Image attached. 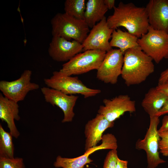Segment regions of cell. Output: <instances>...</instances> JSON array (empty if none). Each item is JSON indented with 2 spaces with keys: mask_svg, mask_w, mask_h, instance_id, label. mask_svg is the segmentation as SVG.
I'll use <instances>...</instances> for the list:
<instances>
[{
  "mask_svg": "<svg viewBox=\"0 0 168 168\" xmlns=\"http://www.w3.org/2000/svg\"><path fill=\"white\" fill-rule=\"evenodd\" d=\"M85 168H92L91 167H89V166H87Z\"/></svg>",
  "mask_w": 168,
  "mask_h": 168,
  "instance_id": "cell-32",
  "label": "cell"
},
{
  "mask_svg": "<svg viewBox=\"0 0 168 168\" xmlns=\"http://www.w3.org/2000/svg\"><path fill=\"white\" fill-rule=\"evenodd\" d=\"M106 53L100 50L84 51L63 64L59 71L67 75L71 76L82 74L94 69L97 70L103 61Z\"/></svg>",
  "mask_w": 168,
  "mask_h": 168,
  "instance_id": "cell-5",
  "label": "cell"
},
{
  "mask_svg": "<svg viewBox=\"0 0 168 168\" xmlns=\"http://www.w3.org/2000/svg\"><path fill=\"white\" fill-rule=\"evenodd\" d=\"M124 56L121 75L127 86L141 83L154 72L153 59L139 45L127 50Z\"/></svg>",
  "mask_w": 168,
  "mask_h": 168,
  "instance_id": "cell-2",
  "label": "cell"
},
{
  "mask_svg": "<svg viewBox=\"0 0 168 168\" xmlns=\"http://www.w3.org/2000/svg\"><path fill=\"white\" fill-rule=\"evenodd\" d=\"M113 30L108 26L107 19L105 16L92 28L82 44L83 51L95 50L107 52L112 49L109 40Z\"/></svg>",
  "mask_w": 168,
  "mask_h": 168,
  "instance_id": "cell-10",
  "label": "cell"
},
{
  "mask_svg": "<svg viewBox=\"0 0 168 168\" xmlns=\"http://www.w3.org/2000/svg\"><path fill=\"white\" fill-rule=\"evenodd\" d=\"M156 87L158 90L168 96V80L161 84H158Z\"/></svg>",
  "mask_w": 168,
  "mask_h": 168,
  "instance_id": "cell-26",
  "label": "cell"
},
{
  "mask_svg": "<svg viewBox=\"0 0 168 168\" xmlns=\"http://www.w3.org/2000/svg\"><path fill=\"white\" fill-rule=\"evenodd\" d=\"M116 150H111L107 154L104 160L103 168H116L118 157Z\"/></svg>",
  "mask_w": 168,
  "mask_h": 168,
  "instance_id": "cell-24",
  "label": "cell"
},
{
  "mask_svg": "<svg viewBox=\"0 0 168 168\" xmlns=\"http://www.w3.org/2000/svg\"><path fill=\"white\" fill-rule=\"evenodd\" d=\"M96 151L95 147H92L85 151L83 155L73 158L63 157L58 156L53 165L56 168H83L86 164L93 161L89 156Z\"/></svg>",
  "mask_w": 168,
  "mask_h": 168,
  "instance_id": "cell-20",
  "label": "cell"
},
{
  "mask_svg": "<svg viewBox=\"0 0 168 168\" xmlns=\"http://www.w3.org/2000/svg\"><path fill=\"white\" fill-rule=\"evenodd\" d=\"M124 57L119 49H112L107 52L97 70V78L106 84H116L121 74Z\"/></svg>",
  "mask_w": 168,
  "mask_h": 168,
  "instance_id": "cell-9",
  "label": "cell"
},
{
  "mask_svg": "<svg viewBox=\"0 0 168 168\" xmlns=\"http://www.w3.org/2000/svg\"><path fill=\"white\" fill-rule=\"evenodd\" d=\"M167 114H168V96L165 104L157 113L156 116L159 117L161 115Z\"/></svg>",
  "mask_w": 168,
  "mask_h": 168,
  "instance_id": "cell-28",
  "label": "cell"
},
{
  "mask_svg": "<svg viewBox=\"0 0 168 168\" xmlns=\"http://www.w3.org/2000/svg\"><path fill=\"white\" fill-rule=\"evenodd\" d=\"M13 136L10 132L6 131L0 124V157L14 158V147Z\"/></svg>",
  "mask_w": 168,
  "mask_h": 168,
  "instance_id": "cell-21",
  "label": "cell"
},
{
  "mask_svg": "<svg viewBox=\"0 0 168 168\" xmlns=\"http://www.w3.org/2000/svg\"><path fill=\"white\" fill-rule=\"evenodd\" d=\"M108 10L103 0H88L86 2L84 21L89 28H92L103 19Z\"/></svg>",
  "mask_w": 168,
  "mask_h": 168,
  "instance_id": "cell-18",
  "label": "cell"
},
{
  "mask_svg": "<svg viewBox=\"0 0 168 168\" xmlns=\"http://www.w3.org/2000/svg\"><path fill=\"white\" fill-rule=\"evenodd\" d=\"M145 7L149 25L168 33V0H150Z\"/></svg>",
  "mask_w": 168,
  "mask_h": 168,
  "instance_id": "cell-14",
  "label": "cell"
},
{
  "mask_svg": "<svg viewBox=\"0 0 168 168\" xmlns=\"http://www.w3.org/2000/svg\"><path fill=\"white\" fill-rule=\"evenodd\" d=\"M142 50L156 63L168 59V33L154 29L150 26L147 32L138 40Z\"/></svg>",
  "mask_w": 168,
  "mask_h": 168,
  "instance_id": "cell-6",
  "label": "cell"
},
{
  "mask_svg": "<svg viewBox=\"0 0 168 168\" xmlns=\"http://www.w3.org/2000/svg\"><path fill=\"white\" fill-rule=\"evenodd\" d=\"M86 5L85 0H66L64 3L65 13L77 19L84 20Z\"/></svg>",
  "mask_w": 168,
  "mask_h": 168,
  "instance_id": "cell-22",
  "label": "cell"
},
{
  "mask_svg": "<svg viewBox=\"0 0 168 168\" xmlns=\"http://www.w3.org/2000/svg\"><path fill=\"white\" fill-rule=\"evenodd\" d=\"M111 38L110 46L119 48L124 55L128 49L138 46V38L119 28L113 30Z\"/></svg>",
  "mask_w": 168,
  "mask_h": 168,
  "instance_id": "cell-19",
  "label": "cell"
},
{
  "mask_svg": "<svg viewBox=\"0 0 168 168\" xmlns=\"http://www.w3.org/2000/svg\"><path fill=\"white\" fill-rule=\"evenodd\" d=\"M104 105H100L98 114L103 116L111 122H114L127 112L136 111L135 102L127 95H121L111 99L103 100Z\"/></svg>",
  "mask_w": 168,
  "mask_h": 168,
  "instance_id": "cell-11",
  "label": "cell"
},
{
  "mask_svg": "<svg viewBox=\"0 0 168 168\" xmlns=\"http://www.w3.org/2000/svg\"><path fill=\"white\" fill-rule=\"evenodd\" d=\"M168 78V68L161 72L158 80V84L165 82Z\"/></svg>",
  "mask_w": 168,
  "mask_h": 168,
  "instance_id": "cell-29",
  "label": "cell"
},
{
  "mask_svg": "<svg viewBox=\"0 0 168 168\" xmlns=\"http://www.w3.org/2000/svg\"><path fill=\"white\" fill-rule=\"evenodd\" d=\"M32 72L30 70L24 71L20 77L11 81H0V90L3 95L15 102L24 100L30 91L39 88V85L30 82Z\"/></svg>",
  "mask_w": 168,
  "mask_h": 168,
  "instance_id": "cell-8",
  "label": "cell"
},
{
  "mask_svg": "<svg viewBox=\"0 0 168 168\" xmlns=\"http://www.w3.org/2000/svg\"><path fill=\"white\" fill-rule=\"evenodd\" d=\"M82 51L83 47L81 43L58 36H53L48 49L50 57L58 62H67Z\"/></svg>",
  "mask_w": 168,
  "mask_h": 168,
  "instance_id": "cell-13",
  "label": "cell"
},
{
  "mask_svg": "<svg viewBox=\"0 0 168 168\" xmlns=\"http://www.w3.org/2000/svg\"><path fill=\"white\" fill-rule=\"evenodd\" d=\"M168 131V115L164 116L163 118L162 124L160 128L158 129L159 133Z\"/></svg>",
  "mask_w": 168,
  "mask_h": 168,
  "instance_id": "cell-27",
  "label": "cell"
},
{
  "mask_svg": "<svg viewBox=\"0 0 168 168\" xmlns=\"http://www.w3.org/2000/svg\"><path fill=\"white\" fill-rule=\"evenodd\" d=\"M114 122H111L103 116L98 114L94 118L89 121L85 126L86 138L85 150L97 146L102 139L103 133L107 129L113 127Z\"/></svg>",
  "mask_w": 168,
  "mask_h": 168,
  "instance_id": "cell-15",
  "label": "cell"
},
{
  "mask_svg": "<svg viewBox=\"0 0 168 168\" xmlns=\"http://www.w3.org/2000/svg\"><path fill=\"white\" fill-rule=\"evenodd\" d=\"M104 2L108 9H111L115 7L114 0H103Z\"/></svg>",
  "mask_w": 168,
  "mask_h": 168,
  "instance_id": "cell-31",
  "label": "cell"
},
{
  "mask_svg": "<svg viewBox=\"0 0 168 168\" xmlns=\"http://www.w3.org/2000/svg\"><path fill=\"white\" fill-rule=\"evenodd\" d=\"M41 91L46 102L54 106H58L63 111L64 117L62 123L72 121L75 115L73 109L78 96L67 95L47 86L41 88Z\"/></svg>",
  "mask_w": 168,
  "mask_h": 168,
  "instance_id": "cell-12",
  "label": "cell"
},
{
  "mask_svg": "<svg viewBox=\"0 0 168 168\" xmlns=\"http://www.w3.org/2000/svg\"><path fill=\"white\" fill-rule=\"evenodd\" d=\"M149 127L144 138L139 139L136 142V149L143 150L146 152L147 168H156L160 164L166 161L161 158L158 151L160 139L157 129L160 123L159 117L155 116L150 117Z\"/></svg>",
  "mask_w": 168,
  "mask_h": 168,
  "instance_id": "cell-7",
  "label": "cell"
},
{
  "mask_svg": "<svg viewBox=\"0 0 168 168\" xmlns=\"http://www.w3.org/2000/svg\"><path fill=\"white\" fill-rule=\"evenodd\" d=\"M44 81L47 87L68 95L81 94L85 98L95 96L101 92L99 89L88 88L77 77L67 75L60 71L54 72L50 77L44 78Z\"/></svg>",
  "mask_w": 168,
  "mask_h": 168,
  "instance_id": "cell-4",
  "label": "cell"
},
{
  "mask_svg": "<svg viewBox=\"0 0 168 168\" xmlns=\"http://www.w3.org/2000/svg\"><path fill=\"white\" fill-rule=\"evenodd\" d=\"M53 36L71 39L82 44L90 32L84 20L77 19L65 13H58L51 19Z\"/></svg>",
  "mask_w": 168,
  "mask_h": 168,
  "instance_id": "cell-3",
  "label": "cell"
},
{
  "mask_svg": "<svg viewBox=\"0 0 168 168\" xmlns=\"http://www.w3.org/2000/svg\"><path fill=\"white\" fill-rule=\"evenodd\" d=\"M168 96L156 87L151 88L145 94L141 105L150 118L156 116L165 104Z\"/></svg>",
  "mask_w": 168,
  "mask_h": 168,
  "instance_id": "cell-17",
  "label": "cell"
},
{
  "mask_svg": "<svg viewBox=\"0 0 168 168\" xmlns=\"http://www.w3.org/2000/svg\"><path fill=\"white\" fill-rule=\"evenodd\" d=\"M160 139L159 148L160 152L163 156H168V131L159 133Z\"/></svg>",
  "mask_w": 168,
  "mask_h": 168,
  "instance_id": "cell-25",
  "label": "cell"
},
{
  "mask_svg": "<svg viewBox=\"0 0 168 168\" xmlns=\"http://www.w3.org/2000/svg\"><path fill=\"white\" fill-rule=\"evenodd\" d=\"M0 168H25V166L22 158L0 157Z\"/></svg>",
  "mask_w": 168,
  "mask_h": 168,
  "instance_id": "cell-23",
  "label": "cell"
},
{
  "mask_svg": "<svg viewBox=\"0 0 168 168\" xmlns=\"http://www.w3.org/2000/svg\"><path fill=\"white\" fill-rule=\"evenodd\" d=\"M113 9V14L107 19L110 28L114 30L123 27L138 38L147 32L150 25L145 7H138L132 2H120Z\"/></svg>",
  "mask_w": 168,
  "mask_h": 168,
  "instance_id": "cell-1",
  "label": "cell"
},
{
  "mask_svg": "<svg viewBox=\"0 0 168 168\" xmlns=\"http://www.w3.org/2000/svg\"><path fill=\"white\" fill-rule=\"evenodd\" d=\"M128 164V161L121 160L118 157L117 160L116 168H127Z\"/></svg>",
  "mask_w": 168,
  "mask_h": 168,
  "instance_id": "cell-30",
  "label": "cell"
},
{
  "mask_svg": "<svg viewBox=\"0 0 168 168\" xmlns=\"http://www.w3.org/2000/svg\"><path fill=\"white\" fill-rule=\"evenodd\" d=\"M18 103L7 98L0 94V119L7 124L9 132L13 137L17 138L20 135L15 120L20 119Z\"/></svg>",
  "mask_w": 168,
  "mask_h": 168,
  "instance_id": "cell-16",
  "label": "cell"
},
{
  "mask_svg": "<svg viewBox=\"0 0 168 168\" xmlns=\"http://www.w3.org/2000/svg\"><path fill=\"white\" fill-rule=\"evenodd\" d=\"M167 80H168V78H167Z\"/></svg>",
  "mask_w": 168,
  "mask_h": 168,
  "instance_id": "cell-33",
  "label": "cell"
}]
</instances>
